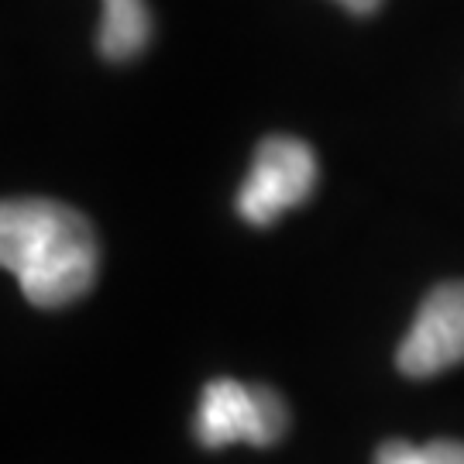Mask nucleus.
Segmentation results:
<instances>
[{
  "mask_svg": "<svg viewBox=\"0 0 464 464\" xmlns=\"http://www.w3.org/2000/svg\"><path fill=\"white\" fill-rule=\"evenodd\" d=\"M0 262L32 306L59 310L83 299L97 282V231L59 199H7L0 207Z\"/></svg>",
  "mask_w": 464,
  "mask_h": 464,
  "instance_id": "obj_1",
  "label": "nucleus"
},
{
  "mask_svg": "<svg viewBox=\"0 0 464 464\" xmlns=\"http://www.w3.org/2000/svg\"><path fill=\"white\" fill-rule=\"evenodd\" d=\"M320 166L314 149L296 134H268L258 141L251 169L237 189V214L251 227L276 224L285 210L306 203L316 189Z\"/></svg>",
  "mask_w": 464,
  "mask_h": 464,
  "instance_id": "obj_2",
  "label": "nucleus"
},
{
  "mask_svg": "<svg viewBox=\"0 0 464 464\" xmlns=\"http://www.w3.org/2000/svg\"><path fill=\"white\" fill-rule=\"evenodd\" d=\"M289 427V410L276 389L214 379L203 385L193 430L203 448L220 450L245 440L251 448H272Z\"/></svg>",
  "mask_w": 464,
  "mask_h": 464,
  "instance_id": "obj_3",
  "label": "nucleus"
},
{
  "mask_svg": "<svg viewBox=\"0 0 464 464\" xmlns=\"http://www.w3.org/2000/svg\"><path fill=\"white\" fill-rule=\"evenodd\" d=\"M464 362V282H440L420 303L396 365L410 379H433Z\"/></svg>",
  "mask_w": 464,
  "mask_h": 464,
  "instance_id": "obj_4",
  "label": "nucleus"
},
{
  "mask_svg": "<svg viewBox=\"0 0 464 464\" xmlns=\"http://www.w3.org/2000/svg\"><path fill=\"white\" fill-rule=\"evenodd\" d=\"M151 11L145 0H103L97 49L107 63L138 59L151 42Z\"/></svg>",
  "mask_w": 464,
  "mask_h": 464,
  "instance_id": "obj_5",
  "label": "nucleus"
},
{
  "mask_svg": "<svg viewBox=\"0 0 464 464\" xmlns=\"http://www.w3.org/2000/svg\"><path fill=\"white\" fill-rule=\"evenodd\" d=\"M375 464H464V440H385L375 454Z\"/></svg>",
  "mask_w": 464,
  "mask_h": 464,
  "instance_id": "obj_6",
  "label": "nucleus"
},
{
  "mask_svg": "<svg viewBox=\"0 0 464 464\" xmlns=\"http://www.w3.org/2000/svg\"><path fill=\"white\" fill-rule=\"evenodd\" d=\"M344 11H351V14H358V17H368V14H375L382 7V0H337Z\"/></svg>",
  "mask_w": 464,
  "mask_h": 464,
  "instance_id": "obj_7",
  "label": "nucleus"
}]
</instances>
